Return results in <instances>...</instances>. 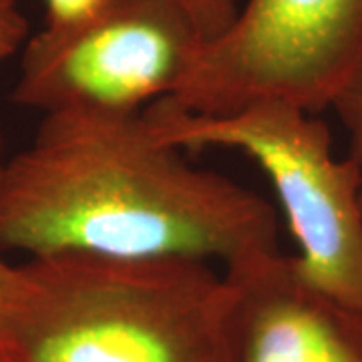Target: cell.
I'll use <instances>...</instances> for the list:
<instances>
[{
    "instance_id": "9",
    "label": "cell",
    "mask_w": 362,
    "mask_h": 362,
    "mask_svg": "<svg viewBox=\"0 0 362 362\" xmlns=\"http://www.w3.org/2000/svg\"><path fill=\"white\" fill-rule=\"evenodd\" d=\"M189 16L202 39L209 42L226 33L238 16L235 0H173Z\"/></svg>"
},
{
    "instance_id": "6",
    "label": "cell",
    "mask_w": 362,
    "mask_h": 362,
    "mask_svg": "<svg viewBox=\"0 0 362 362\" xmlns=\"http://www.w3.org/2000/svg\"><path fill=\"white\" fill-rule=\"evenodd\" d=\"M226 362H362V314L314 290L280 250L226 270Z\"/></svg>"
},
{
    "instance_id": "8",
    "label": "cell",
    "mask_w": 362,
    "mask_h": 362,
    "mask_svg": "<svg viewBox=\"0 0 362 362\" xmlns=\"http://www.w3.org/2000/svg\"><path fill=\"white\" fill-rule=\"evenodd\" d=\"M332 109L349 133V157L358 165L362 175V54L349 81L337 95Z\"/></svg>"
},
{
    "instance_id": "12",
    "label": "cell",
    "mask_w": 362,
    "mask_h": 362,
    "mask_svg": "<svg viewBox=\"0 0 362 362\" xmlns=\"http://www.w3.org/2000/svg\"><path fill=\"white\" fill-rule=\"evenodd\" d=\"M0 362H18V361H14L13 356H11V354H6L4 350H0Z\"/></svg>"
},
{
    "instance_id": "5",
    "label": "cell",
    "mask_w": 362,
    "mask_h": 362,
    "mask_svg": "<svg viewBox=\"0 0 362 362\" xmlns=\"http://www.w3.org/2000/svg\"><path fill=\"white\" fill-rule=\"evenodd\" d=\"M204 45L173 0H121L78 30L26 40L11 99L42 115L141 113L183 87Z\"/></svg>"
},
{
    "instance_id": "2",
    "label": "cell",
    "mask_w": 362,
    "mask_h": 362,
    "mask_svg": "<svg viewBox=\"0 0 362 362\" xmlns=\"http://www.w3.org/2000/svg\"><path fill=\"white\" fill-rule=\"evenodd\" d=\"M230 300L207 262L37 256L6 264L0 350L18 362H226Z\"/></svg>"
},
{
    "instance_id": "3",
    "label": "cell",
    "mask_w": 362,
    "mask_h": 362,
    "mask_svg": "<svg viewBox=\"0 0 362 362\" xmlns=\"http://www.w3.org/2000/svg\"><path fill=\"white\" fill-rule=\"evenodd\" d=\"M153 129L181 149L246 153L272 181L296 240L300 276L324 296L362 314V175L332 156L328 125L284 103L230 115H195L165 99L145 109Z\"/></svg>"
},
{
    "instance_id": "1",
    "label": "cell",
    "mask_w": 362,
    "mask_h": 362,
    "mask_svg": "<svg viewBox=\"0 0 362 362\" xmlns=\"http://www.w3.org/2000/svg\"><path fill=\"white\" fill-rule=\"evenodd\" d=\"M4 250L218 259L228 270L278 252V218L258 194L192 165L145 111H52L2 161Z\"/></svg>"
},
{
    "instance_id": "13",
    "label": "cell",
    "mask_w": 362,
    "mask_h": 362,
    "mask_svg": "<svg viewBox=\"0 0 362 362\" xmlns=\"http://www.w3.org/2000/svg\"><path fill=\"white\" fill-rule=\"evenodd\" d=\"M8 2H14V4H16V0H8Z\"/></svg>"
},
{
    "instance_id": "4",
    "label": "cell",
    "mask_w": 362,
    "mask_h": 362,
    "mask_svg": "<svg viewBox=\"0 0 362 362\" xmlns=\"http://www.w3.org/2000/svg\"><path fill=\"white\" fill-rule=\"evenodd\" d=\"M361 54L362 0H246L165 101L195 115L258 103L318 115L332 107Z\"/></svg>"
},
{
    "instance_id": "11",
    "label": "cell",
    "mask_w": 362,
    "mask_h": 362,
    "mask_svg": "<svg viewBox=\"0 0 362 362\" xmlns=\"http://www.w3.org/2000/svg\"><path fill=\"white\" fill-rule=\"evenodd\" d=\"M2 161H4V156H2V131H0V168H2ZM6 259H2L0 256V290H2V280H4V270H6Z\"/></svg>"
},
{
    "instance_id": "7",
    "label": "cell",
    "mask_w": 362,
    "mask_h": 362,
    "mask_svg": "<svg viewBox=\"0 0 362 362\" xmlns=\"http://www.w3.org/2000/svg\"><path fill=\"white\" fill-rule=\"evenodd\" d=\"M121 0H45L47 21L42 30L52 35L73 33L95 23Z\"/></svg>"
},
{
    "instance_id": "10",
    "label": "cell",
    "mask_w": 362,
    "mask_h": 362,
    "mask_svg": "<svg viewBox=\"0 0 362 362\" xmlns=\"http://www.w3.org/2000/svg\"><path fill=\"white\" fill-rule=\"evenodd\" d=\"M28 40V23L14 2L0 0V63Z\"/></svg>"
}]
</instances>
